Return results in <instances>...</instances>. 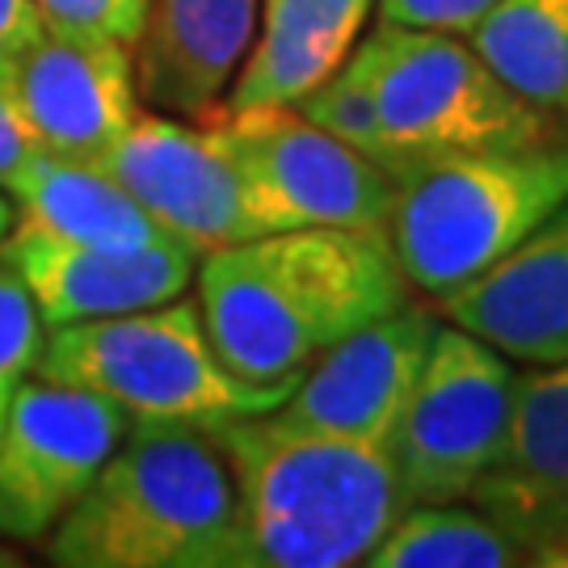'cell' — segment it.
<instances>
[{"mask_svg": "<svg viewBox=\"0 0 568 568\" xmlns=\"http://www.w3.org/2000/svg\"><path fill=\"white\" fill-rule=\"evenodd\" d=\"M408 300L387 227L265 232L199 265V312L220 363L283 396L325 349Z\"/></svg>", "mask_w": 568, "mask_h": 568, "instance_id": "1", "label": "cell"}, {"mask_svg": "<svg viewBox=\"0 0 568 568\" xmlns=\"http://www.w3.org/2000/svg\"><path fill=\"white\" fill-rule=\"evenodd\" d=\"M236 480L232 568H349L400 518L392 450L257 413L215 429Z\"/></svg>", "mask_w": 568, "mask_h": 568, "instance_id": "2", "label": "cell"}, {"mask_svg": "<svg viewBox=\"0 0 568 568\" xmlns=\"http://www.w3.org/2000/svg\"><path fill=\"white\" fill-rule=\"evenodd\" d=\"M42 544L60 568H232L236 480L215 429L131 426Z\"/></svg>", "mask_w": 568, "mask_h": 568, "instance_id": "3", "label": "cell"}, {"mask_svg": "<svg viewBox=\"0 0 568 568\" xmlns=\"http://www.w3.org/2000/svg\"><path fill=\"white\" fill-rule=\"evenodd\" d=\"M560 206H568V131L405 173L387 215V241L408 286L438 304L501 262Z\"/></svg>", "mask_w": 568, "mask_h": 568, "instance_id": "4", "label": "cell"}, {"mask_svg": "<svg viewBox=\"0 0 568 568\" xmlns=\"http://www.w3.org/2000/svg\"><path fill=\"white\" fill-rule=\"evenodd\" d=\"M34 375L98 392L131 426L220 429L274 413L283 392L241 384L206 337L199 300H169L122 316L51 328Z\"/></svg>", "mask_w": 568, "mask_h": 568, "instance_id": "5", "label": "cell"}, {"mask_svg": "<svg viewBox=\"0 0 568 568\" xmlns=\"http://www.w3.org/2000/svg\"><path fill=\"white\" fill-rule=\"evenodd\" d=\"M384 122V169L400 182L429 161L551 140L565 122L523 102L464 34L379 21L358 42Z\"/></svg>", "mask_w": 568, "mask_h": 568, "instance_id": "6", "label": "cell"}, {"mask_svg": "<svg viewBox=\"0 0 568 568\" xmlns=\"http://www.w3.org/2000/svg\"><path fill=\"white\" fill-rule=\"evenodd\" d=\"M203 122L220 131L236 161L257 236L291 227H387L396 178L295 105L211 114Z\"/></svg>", "mask_w": 568, "mask_h": 568, "instance_id": "7", "label": "cell"}, {"mask_svg": "<svg viewBox=\"0 0 568 568\" xmlns=\"http://www.w3.org/2000/svg\"><path fill=\"white\" fill-rule=\"evenodd\" d=\"M514 379L506 354L450 321L438 325L392 443L405 506L471 497L506 443Z\"/></svg>", "mask_w": 568, "mask_h": 568, "instance_id": "8", "label": "cell"}, {"mask_svg": "<svg viewBox=\"0 0 568 568\" xmlns=\"http://www.w3.org/2000/svg\"><path fill=\"white\" fill-rule=\"evenodd\" d=\"M126 413L60 379H26L0 422V539L42 544L126 438Z\"/></svg>", "mask_w": 568, "mask_h": 568, "instance_id": "9", "label": "cell"}, {"mask_svg": "<svg viewBox=\"0 0 568 568\" xmlns=\"http://www.w3.org/2000/svg\"><path fill=\"white\" fill-rule=\"evenodd\" d=\"M98 164L173 241L194 253H215L257 236L236 161L211 122L190 126L161 110H140V119L110 143Z\"/></svg>", "mask_w": 568, "mask_h": 568, "instance_id": "10", "label": "cell"}, {"mask_svg": "<svg viewBox=\"0 0 568 568\" xmlns=\"http://www.w3.org/2000/svg\"><path fill=\"white\" fill-rule=\"evenodd\" d=\"M438 325L443 312L413 300L366 321L307 366L274 413L300 429L392 450Z\"/></svg>", "mask_w": 568, "mask_h": 568, "instance_id": "11", "label": "cell"}, {"mask_svg": "<svg viewBox=\"0 0 568 568\" xmlns=\"http://www.w3.org/2000/svg\"><path fill=\"white\" fill-rule=\"evenodd\" d=\"M13 93L39 152L102 161L110 143L140 119L135 47L42 30L9 60Z\"/></svg>", "mask_w": 568, "mask_h": 568, "instance_id": "12", "label": "cell"}, {"mask_svg": "<svg viewBox=\"0 0 568 568\" xmlns=\"http://www.w3.org/2000/svg\"><path fill=\"white\" fill-rule=\"evenodd\" d=\"M194 257L199 253L178 241L148 248H93L60 241L26 220H13L9 236L0 241V265L21 278L26 295L39 307L42 328L169 304L194 283Z\"/></svg>", "mask_w": 568, "mask_h": 568, "instance_id": "13", "label": "cell"}, {"mask_svg": "<svg viewBox=\"0 0 568 568\" xmlns=\"http://www.w3.org/2000/svg\"><path fill=\"white\" fill-rule=\"evenodd\" d=\"M467 501L527 551V565L544 568L568 548V363L514 379L506 443Z\"/></svg>", "mask_w": 568, "mask_h": 568, "instance_id": "14", "label": "cell"}, {"mask_svg": "<svg viewBox=\"0 0 568 568\" xmlns=\"http://www.w3.org/2000/svg\"><path fill=\"white\" fill-rule=\"evenodd\" d=\"M438 312L514 363H568V206L480 278L438 300Z\"/></svg>", "mask_w": 568, "mask_h": 568, "instance_id": "15", "label": "cell"}, {"mask_svg": "<svg viewBox=\"0 0 568 568\" xmlns=\"http://www.w3.org/2000/svg\"><path fill=\"white\" fill-rule=\"evenodd\" d=\"M262 0H152L135 42L140 102L211 119L257 34Z\"/></svg>", "mask_w": 568, "mask_h": 568, "instance_id": "16", "label": "cell"}, {"mask_svg": "<svg viewBox=\"0 0 568 568\" xmlns=\"http://www.w3.org/2000/svg\"><path fill=\"white\" fill-rule=\"evenodd\" d=\"M375 0H262L257 34L215 114L300 105L363 39Z\"/></svg>", "mask_w": 568, "mask_h": 568, "instance_id": "17", "label": "cell"}, {"mask_svg": "<svg viewBox=\"0 0 568 568\" xmlns=\"http://www.w3.org/2000/svg\"><path fill=\"white\" fill-rule=\"evenodd\" d=\"M18 220L93 248H148L173 241L98 161L34 152L13 185Z\"/></svg>", "mask_w": 568, "mask_h": 568, "instance_id": "18", "label": "cell"}, {"mask_svg": "<svg viewBox=\"0 0 568 568\" xmlns=\"http://www.w3.org/2000/svg\"><path fill=\"white\" fill-rule=\"evenodd\" d=\"M464 39L523 102L568 119V0H497Z\"/></svg>", "mask_w": 568, "mask_h": 568, "instance_id": "19", "label": "cell"}, {"mask_svg": "<svg viewBox=\"0 0 568 568\" xmlns=\"http://www.w3.org/2000/svg\"><path fill=\"white\" fill-rule=\"evenodd\" d=\"M371 568H518L527 551L467 501L405 506L366 556Z\"/></svg>", "mask_w": 568, "mask_h": 568, "instance_id": "20", "label": "cell"}, {"mask_svg": "<svg viewBox=\"0 0 568 568\" xmlns=\"http://www.w3.org/2000/svg\"><path fill=\"white\" fill-rule=\"evenodd\" d=\"M295 110H300L304 119L316 122V126H325L328 135H337L342 143H349L354 152H363V156H371L375 164H384V122H379V105H375L371 81H366L358 47H354V55H349L321 89H312Z\"/></svg>", "mask_w": 568, "mask_h": 568, "instance_id": "21", "label": "cell"}, {"mask_svg": "<svg viewBox=\"0 0 568 568\" xmlns=\"http://www.w3.org/2000/svg\"><path fill=\"white\" fill-rule=\"evenodd\" d=\"M42 321L34 300L26 295L21 278L0 265V422L13 405L21 384L34 375L42 354Z\"/></svg>", "mask_w": 568, "mask_h": 568, "instance_id": "22", "label": "cell"}, {"mask_svg": "<svg viewBox=\"0 0 568 568\" xmlns=\"http://www.w3.org/2000/svg\"><path fill=\"white\" fill-rule=\"evenodd\" d=\"M152 0H34L42 30L84 34V39H110L135 47L148 21Z\"/></svg>", "mask_w": 568, "mask_h": 568, "instance_id": "23", "label": "cell"}, {"mask_svg": "<svg viewBox=\"0 0 568 568\" xmlns=\"http://www.w3.org/2000/svg\"><path fill=\"white\" fill-rule=\"evenodd\" d=\"M497 0H379V21L413 26V30H443L467 34Z\"/></svg>", "mask_w": 568, "mask_h": 568, "instance_id": "24", "label": "cell"}, {"mask_svg": "<svg viewBox=\"0 0 568 568\" xmlns=\"http://www.w3.org/2000/svg\"><path fill=\"white\" fill-rule=\"evenodd\" d=\"M39 148L30 140V126L18 110V93H13V77H9V60H0V190H9L26 161Z\"/></svg>", "mask_w": 568, "mask_h": 568, "instance_id": "25", "label": "cell"}, {"mask_svg": "<svg viewBox=\"0 0 568 568\" xmlns=\"http://www.w3.org/2000/svg\"><path fill=\"white\" fill-rule=\"evenodd\" d=\"M42 34V18L34 0H0V60H13L21 47Z\"/></svg>", "mask_w": 568, "mask_h": 568, "instance_id": "26", "label": "cell"}, {"mask_svg": "<svg viewBox=\"0 0 568 568\" xmlns=\"http://www.w3.org/2000/svg\"><path fill=\"white\" fill-rule=\"evenodd\" d=\"M13 220H18V206L9 203L4 194H0V241L9 236V227H13Z\"/></svg>", "mask_w": 568, "mask_h": 568, "instance_id": "27", "label": "cell"}, {"mask_svg": "<svg viewBox=\"0 0 568 568\" xmlns=\"http://www.w3.org/2000/svg\"><path fill=\"white\" fill-rule=\"evenodd\" d=\"M18 565H21V556L13 551V544L0 539V568H18Z\"/></svg>", "mask_w": 568, "mask_h": 568, "instance_id": "28", "label": "cell"}]
</instances>
